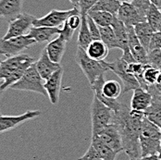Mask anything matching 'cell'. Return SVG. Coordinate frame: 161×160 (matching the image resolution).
Segmentation results:
<instances>
[{
    "mask_svg": "<svg viewBox=\"0 0 161 160\" xmlns=\"http://www.w3.org/2000/svg\"><path fill=\"white\" fill-rule=\"evenodd\" d=\"M113 124L119 130L121 137L123 151L129 156L130 159H136L141 157L139 135L145 113L133 110L125 104L113 111Z\"/></svg>",
    "mask_w": 161,
    "mask_h": 160,
    "instance_id": "6da1fadb",
    "label": "cell"
},
{
    "mask_svg": "<svg viewBox=\"0 0 161 160\" xmlns=\"http://www.w3.org/2000/svg\"><path fill=\"white\" fill-rule=\"evenodd\" d=\"M35 58L26 54L9 57L0 64L1 90L5 91L19 80L30 66L35 62Z\"/></svg>",
    "mask_w": 161,
    "mask_h": 160,
    "instance_id": "7a4b0ae2",
    "label": "cell"
},
{
    "mask_svg": "<svg viewBox=\"0 0 161 160\" xmlns=\"http://www.w3.org/2000/svg\"><path fill=\"white\" fill-rule=\"evenodd\" d=\"M161 130L146 117L143 119L139 135L141 157L148 155H158L160 144Z\"/></svg>",
    "mask_w": 161,
    "mask_h": 160,
    "instance_id": "3957f363",
    "label": "cell"
},
{
    "mask_svg": "<svg viewBox=\"0 0 161 160\" xmlns=\"http://www.w3.org/2000/svg\"><path fill=\"white\" fill-rule=\"evenodd\" d=\"M75 61L82 70L90 85H92L100 75L105 74V72L108 70L103 63V60L97 61L95 59H92L87 55L86 51L80 47H78L76 51Z\"/></svg>",
    "mask_w": 161,
    "mask_h": 160,
    "instance_id": "277c9868",
    "label": "cell"
},
{
    "mask_svg": "<svg viewBox=\"0 0 161 160\" xmlns=\"http://www.w3.org/2000/svg\"><path fill=\"white\" fill-rule=\"evenodd\" d=\"M35 62L30 66V68L25 71V73L19 80L10 86V89L18 91L33 92L44 96H47L43 82L44 80L42 79L36 69Z\"/></svg>",
    "mask_w": 161,
    "mask_h": 160,
    "instance_id": "5b68a950",
    "label": "cell"
},
{
    "mask_svg": "<svg viewBox=\"0 0 161 160\" xmlns=\"http://www.w3.org/2000/svg\"><path fill=\"white\" fill-rule=\"evenodd\" d=\"M113 110L102 103L97 96H94L91 105V121H92V136L97 133L112 122Z\"/></svg>",
    "mask_w": 161,
    "mask_h": 160,
    "instance_id": "8992f818",
    "label": "cell"
},
{
    "mask_svg": "<svg viewBox=\"0 0 161 160\" xmlns=\"http://www.w3.org/2000/svg\"><path fill=\"white\" fill-rule=\"evenodd\" d=\"M103 63L108 70L114 72L122 81L123 93H128L131 90L133 91L141 87L139 81L135 78V76L128 71V63L125 62L121 58L113 62H107L103 60Z\"/></svg>",
    "mask_w": 161,
    "mask_h": 160,
    "instance_id": "52a82bcc",
    "label": "cell"
},
{
    "mask_svg": "<svg viewBox=\"0 0 161 160\" xmlns=\"http://www.w3.org/2000/svg\"><path fill=\"white\" fill-rule=\"evenodd\" d=\"M35 19L33 15L21 12L17 18L9 21L8 31L2 39L8 40L18 36L27 35L33 27V20Z\"/></svg>",
    "mask_w": 161,
    "mask_h": 160,
    "instance_id": "ba28073f",
    "label": "cell"
},
{
    "mask_svg": "<svg viewBox=\"0 0 161 160\" xmlns=\"http://www.w3.org/2000/svg\"><path fill=\"white\" fill-rule=\"evenodd\" d=\"M36 42L27 35L18 36L8 40L0 39V54L8 58L19 55L25 49L35 45Z\"/></svg>",
    "mask_w": 161,
    "mask_h": 160,
    "instance_id": "9c48e42d",
    "label": "cell"
},
{
    "mask_svg": "<svg viewBox=\"0 0 161 160\" xmlns=\"http://www.w3.org/2000/svg\"><path fill=\"white\" fill-rule=\"evenodd\" d=\"M76 14H80V12L75 7L68 10L53 9L46 16L40 19H35L33 20V27H58L62 25L69 17Z\"/></svg>",
    "mask_w": 161,
    "mask_h": 160,
    "instance_id": "30bf717a",
    "label": "cell"
},
{
    "mask_svg": "<svg viewBox=\"0 0 161 160\" xmlns=\"http://www.w3.org/2000/svg\"><path fill=\"white\" fill-rule=\"evenodd\" d=\"M42 115L40 110H27L18 116H0V134L9 131L20 126L21 124L36 119Z\"/></svg>",
    "mask_w": 161,
    "mask_h": 160,
    "instance_id": "8fae6325",
    "label": "cell"
},
{
    "mask_svg": "<svg viewBox=\"0 0 161 160\" xmlns=\"http://www.w3.org/2000/svg\"><path fill=\"white\" fill-rule=\"evenodd\" d=\"M92 138L99 139L102 143L108 145L118 154L123 151L120 134L119 132V130L113 123H110L104 129H102L96 136H92Z\"/></svg>",
    "mask_w": 161,
    "mask_h": 160,
    "instance_id": "7c38bea8",
    "label": "cell"
},
{
    "mask_svg": "<svg viewBox=\"0 0 161 160\" xmlns=\"http://www.w3.org/2000/svg\"><path fill=\"white\" fill-rule=\"evenodd\" d=\"M116 17L122 21L126 27H134L140 22L146 21L130 2L121 3Z\"/></svg>",
    "mask_w": 161,
    "mask_h": 160,
    "instance_id": "4fadbf2b",
    "label": "cell"
},
{
    "mask_svg": "<svg viewBox=\"0 0 161 160\" xmlns=\"http://www.w3.org/2000/svg\"><path fill=\"white\" fill-rule=\"evenodd\" d=\"M64 69L61 67L57 71H55L48 79L45 80L44 86L47 91V94L48 96L51 104L57 105L59 101V94L61 89V81L63 77Z\"/></svg>",
    "mask_w": 161,
    "mask_h": 160,
    "instance_id": "5bb4252c",
    "label": "cell"
},
{
    "mask_svg": "<svg viewBox=\"0 0 161 160\" xmlns=\"http://www.w3.org/2000/svg\"><path fill=\"white\" fill-rule=\"evenodd\" d=\"M128 30V40H129V49L132 57L136 62L147 64L148 63V52L143 45L138 40L135 35L133 27H127Z\"/></svg>",
    "mask_w": 161,
    "mask_h": 160,
    "instance_id": "9a60e30c",
    "label": "cell"
},
{
    "mask_svg": "<svg viewBox=\"0 0 161 160\" xmlns=\"http://www.w3.org/2000/svg\"><path fill=\"white\" fill-rule=\"evenodd\" d=\"M35 66H36V69H37L40 76L42 77V79L44 80L48 79L55 71H57L58 69L61 68L60 64L55 63L49 58L46 48H44L39 58L36 60Z\"/></svg>",
    "mask_w": 161,
    "mask_h": 160,
    "instance_id": "2e32d148",
    "label": "cell"
},
{
    "mask_svg": "<svg viewBox=\"0 0 161 160\" xmlns=\"http://www.w3.org/2000/svg\"><path fill=\"white\" fill-rule=\"evenodd\" d=\"M24 0H0V18L8 22L19 16L22 11Z\"/></svg>",
    "mask_w": 161,
    "mask_h": 160,
    "instance_id": "e0dca14e",
    "label": "cell"
},
{
    "mask_svg": "<svg viewBox=\"0 0 161 160\" xmlns=\"http://www.w3.org/2000/svg\"><path fill=\"white\" fill-rule=\"evenodd\" d=\"M153 97L151 94L142 87L133 90V95L130 99V108L137 111L145 112L152 104Z\"/></svg>",
    "mask_w": 161,
    "mask_h": 160,
    "instance_id": "ac0fdd59",
    "label": "cell"
},
{
    "mask_svg": "<svg viewBox=\"0 0 161 160\" xmlns=\"http://www.w3.org/2000/svg\"><path fill=\"white\" fill-rule=\"evenodd\" d=\"M61 30L58 27H32L31 31L27 34V36L31 39H33L36 44L50 42V40L55 36L59 34Z\"/></svg>",
    "mask_w": 161,
    "mask_h": 160,
    "instance_id": "d6986e66",
    "label": "cell"
},
{
    "mask_svg": "<svg viewBox=\"0 0 161 160\" xmlns=\"http://www.w3.org/2000/svg\"><path fill=\"white\" fill-rule=\"evenodd\" d=\"M67 43L68 42L65 41L64 39L60 36H58V38L48 42L47 46L45 48L47 52L49 58L53 62L60 64L61 59H62L65 54Z\"/></svg>",
    "mask_w": 161,
    "mask_h": 160,
    "instance_id": "ffe728a7",
    "label": "cell"
},
{
    "mask_svg": "<svg viewBox=\"0 0 161 160\" xmlns=\"http://www.w3.org/2000/svg\"><path fill=\"white\" fill-rule=\"evenodd\" d=\"M112 28L115 32V35L118 41L119 49L123 51L129 50V40H128V30L122 21H120L117 17L115 16L112 23Z\"/></svg>",
    "mask_w": 161,
    "mask_h": 160,
    "instance_id": "44dd1931",
    "label": "cell"
},
{
    "mask_svg": "<svg viewBox=\"0 0 161 160\" xmlns=\"http://www.w3.org/2000/svg\"><path fill=\"white\" fill-rule=\"evenodd\" d=\"M87 55L97 61L105 60V58L108 57L109 49L107 47V45L101 40H93L90 45L85 49Z\"/></svg>",
    "mask_w": 161,
    "mask_h": 160,
    "instance_id": "7402d4cb",
    "label": "cell"
},
{
    "mask_svg": "<svg viewBox=\"0 0 161 160\" xmlns=\"http://www.w3.org/2000/svg\"><path fill=\"white\" fill-rule=\"evenodd\" d=\"M133 29H134L135 35L137 36L138 40L148 52L149 45L153 37V34L155 32V30L151 27V25L147 21H143V22L136 24L133 27Z\"/></svg>",
    "mask_w": 161,
    "mask_h": 160,
    "instance_id": "603a6c76",
    "label": "cell"
},
{
    "mask_svg": "<svg viewBox=\"0 0 161 160\" xmlns=\"http://www.w3.org/2000/svg\"><path fill=\"white\" fill-rule=\"evenodd\" d=\"M145 116L161 130V99L153 98L152 104L145 110Z\"/></svg>",
    "mask_w": 161,
    "mask_h": 160,
    "instance_id": "cb8c5ba5",
    "label": "cell"
},
{
    "mask_svg": "<svg viewBox=\"0 0 161 160\" xmlns=\"http://www.w3.org/2000/svg\"><path fill=\"white\" fill-rule=\"evenodd\" d=\"M86 16H80L81 17V22H80V32H79V34H78V39H77L78 47L83 48L84 50L87 48V47L90 45V43L93 41L92 35L90 33V30H89V27H88V22H87Z\"/></svg>",
    "mask_w": 161,
    "mask_h": 160,
    "instance_id": "d4e9b609",
    "label": "cell"
},
{
    "mask_svg": "<svg viewBox=\"0 0 161 160\" xmlns=\"http://www.w3.org/2000/svg\"><path fill=\"white\" fill-rule=\"evenodd\" d=\"M120 4L118 0H98L90 11H105L117 16Z\"/></svg>",
    "mask_w": 161,
    "mask_h": 160,
    "instance_id": "484cf974",
    "label": "cell"
},
{
    "mask_svg": "<svg viewBox=\"0 0 161 160\" xmlns=\"http://www.w3.org/2000/svg\"><path fill=\"white\" fill-rule=\"evenodd\" d=\"M91 145L95 147V149L99 154V156L104 160H116L118 153L109 148L108 145L102 143L97 138H92L91 139Z\"/></svg>",
    "mask_w": 161,
    "mask_h": 160,
    "instance_id": "4316f807",
    "label": "cell"
},
{
    "mask_svg": "<svg viewBox=\"0 0 161 160\" xmlns=\"http://www.w3.org/2000/svg\"><path fill=\"white\" fill-rule=\"evenodd\" d=\"M99 32H100L101 40L107 45V47L109 50L114 49V48H119L118 41H117L112 26L99 27Z\"/></svg>",
    "mask_w": 161,
    "mask_h": 160,
    "instance_id": "83f0119b",
    "label": "cell"
},
{
    "mask_svg": "<svg viewBox=\"0 0 161 160\" xmlns=\"http://www.w3.org/2000/svg\"><path fill=\"white\" fill-rule=\"evenodd\" d=\"M88 15L94 19L99 27L111 26L115 18L114 15L105 11H89Z\"/></svg>",
    "mask_w": 161,
    "mask_h": 160,
    "instance_id": "f1b7e54d",
    "label": "cell"
},
{
    "mask_svg": "<svg viewBox=\"0 0 161 160\" xmlns=\"http://www.w3.org/2000/svg\"><path fill=\"white\" fill-rule=\"evenodd\" d=\"M145 19H146V21L155 30V32H157L158 26L161 20V10L159 9V8L151 3L150 7L146 12Z\"/></svg>",
    "mask_w": 161,
    "mask_h": 160,
    "instance_id": "f546056e",
    "label": "cell"
},
{
    "mask_svg": "<svg viewBox=\"0 0 161 160\" xmlns=\"http://www.w3.org/2000/svg\"><path fill=\"white\" fill-rule=\"evenodd\" d=\"M161 70L148 65V67L145 69V72H144V80H145V83L147 85H152L155 84L157 82L158 77L159 75Z\"/></svg>",
    "mask_w": 161,
    "mask_h": 160,
    "instance_id": "4dcf8cb0",
    "label": "cell"
},
{
    "mask_svg": "<svg viewBox=\"0 0 161 160\" xmlns=\"http://www.w3.org/2000/svg\"><path fill=\"white\" fill-rule=\"evenodd\" d=\"M148 65L161 70V48L148 52Z\"/></svg>",
    "mask_w": 161,
    "mask_h": 160,
    "instance_id": "1f68e13d",
    "label": "cell"
},
{
    "mask_svg": "<svg viewBox=\"0 0 161 160\" xmlns=\"http://www.w3.org/2000/svg\"><path fill=\"white\" fill-rule=\"evenodd\" d=\"M130 3L138 10L139 14L143 17L144 19H145L146 12H147V10H148L149 7L151 5V1L150 0H131Z\"/></svg>",
    "mask_w": 161,
    "mask_h": 160,
    "instance_id": "d6a6232c",
    "label": "cell"
},
{
    "mask_svg": "<svg viewBox=\"0 0 161 160\" xmlns=\"http://www.w3.org/2000/svg\"><path fill=\"white\" fill-rule=\"evenodd\" d=\"M98 0H79L78 9L80 16H86Z\"/></svg>",
    "mask_w": 161,
    "mask_h": 160,
    "instance_id": "836d02e7",
    "label": "cell"
},
{
    "mask_svg": "<svg viewBox=\"0 0 161 160\" xmlns=\"http://www.w3.org/2000/svg\"><path fill=\"white\" fill-rule=\"evenodd\" d=\"M87 22H88V27L90 30V33L92 35L93 40H99L100 38V32H99V26L94 21V19L87 14Z\"/></svg>",
    "mask_w": 161,
    "mask_h": 160,
    "instance_id": "e575fe53",
    "label": "cell"
},
{
    "mask_svg": "<svg viewBox=\"0 0 161 160\" xmlns=\"http://www.w3.org/2000/svg\"><path fill=\"white\" fill-rule=\"evenodd\" d=\"M161 48V32H155L153 34V37L151 39L150 45H149V49L154 50V49H160Z\"/></svg>",
    "mask_w": 161,
    "mask_h": 160,
    "instance_id": "d590c367",
    "label": "cell"
},
{
    "mask_svg": "<svg viewBox=\"0 0 161 160\" xmlns=\"http://www.w3.org/2000/svg\"><path fill=\"white\" fill-rule=\"evenodd\" d=\"M74 32H75V31L72 30V29L69 27V25L68 24V22H67V20H66L64 22V26H63V28L61 29V32H60V33H59L58 35H59L60 37H62L65 41L69 42V41L71 39V37H72Z\"/></svg>",
    "mask_w": 161,
    "mask_h": 160,
    "instance_id": "8d00e7d4",
    "label": "cell"
},
{
    "mask_svg": "<svg viewBox=\"0 0 161 160\" xmlns=\"http://www.w3.org/2000/svg\"><path fill=\"white\" fill-rule=\"evenodd\" d=\"M68 24L69 25V27L72 30H77L78 28H80V22H81V17L80 14H76V15H72L67 19Z\"/></svg>",
    "mask_w": 161,
    "mask_h": 160,
    "instance_id": "74e56055",
    "label": "cell"
},
{
    "mask_svg": "<svg viewBox=\"0 0 161 160\" xmlns=\"http://www.w3.org/2000/svg\"><path fill=\"white\" fill-rule=\"evenodd\" d=\"M121 58H122L125 62H127L128 64H130V63H133V62H136L135 59H134V58L132 57L131 53L130 52V49L129 50H127V51H123Z\"/></svg>",
    "mask_w": 161,
    "mask_h": 160,
    "instance_id": "f35d334b",
    "label": "cell"
},
{
    "mask_svg": "<svg viewBox=\"0 0 161 160\" xmlns=\"http://www.w3.org/2000/svg\"><path fill=\"white\" fill-rule=\"evenodd\" d=\"M134 160H160L158 155H148V156H143Z\"/></svg>",
    "mask_w": 161,
    "mask_h": 160,
    "instance_id": "ab89813d",
    "label": "cell"
},
{
    "mask_svg": "<svg viewBox=\"0 0 161 160\" xmlns=\"http://www.w3.org/2000/svg\"><path fill=\"white\" fill-rule=\"evenodd\" d=\"M150 1H151V3H152V4L156 5V6H157V7H158V8H159V9H160L161 0H150Z\"/></svg>",
    "mask_w": 161,
    "mask_h": 160,
    "instance_id": "60d3db41",
    "label": "cell"
},
{
    "mask_svg": "<svg viewBox=\"0 0 161 160\" xmlns=\"http://www.w3.org/2000/svg\"><path fill=\"white\" fill-rule=\"evenodd\" d=\"M75 8H78V5H79V0H69Z\"/></svg>",
    "mask_w": 161,
    "mask_h": 160,
    "instance_id": "b9f144b4",
    "label": "cell"
},
{
    "mask_svg": "<svg viewBox=\"0 0 161 160\" xmlns=\"http://www.w3.org/2000/svg\"><path fill=\"white\" fill-rule=\"evenodd\" d=\"M156 83L161 85V71L160 73H159V75H158V80H157V82H156Z\"/></svg>",
    "mask_w": 161,
    "mask_h": 160,
    "instance_id": "7bdbcfd3",
    "label": "cell"
},
{
    "mask_svg": "<svg viewBox=\"0 0 161 160\" xmlns=\"http://www.w3.org/2000/svg\"><path fill=\"white\" fill-rule=\"evenodd\" d=\"M0 85H1V82H0ZM3 94H4V91L3 90H1V88H0V100H1V97L3 96ZM2 115V113H1V109H0V116Z\"/></svg>",
    "mask_w": 161,
    "mask_h": 160,
    "instance_id": "ee69618b",
    "label": "cell"
},
{
    "mask_svg": "<svg viewBox=\"0 0 161 160\" xmlns=\"http://www.w3.org/2000/svg\"><path fill=\"white\" fill-rule=\"evenodd\" d=\"M158 156L161 158V134H160V144H159V150H158Z\"/></svg>",
    "mask_w": 161,
    "mask_h": 160,
    "instance_id": "f6af8a7d",
    "label": "cell"
},
{
    "mask_svg": "<svg viewBox=\"0 0 161 160\" xmlns=\"http://www.w3.org/2000/svg\"><path fill=\"white\" fill-rule=\"evenodd\" d=\"M157 32H161V20H160V22H159V24H158V26Z\"/></svg>",
    "mask_w": 161,
    "mask_h": 160,
    "instance_id": "bcb514c9",
    "label": "cell"
},
{
    "mask_svg": "<svg viewBox=\"0 0 161 160\" xmlns=\"http://www.w3.org/2000/svg\"><path fill=\"white\" fill-rule=\"evenodd\" d=\"M119 1L120 3H124V2H131V0H118Z\"/></svg>",
    "mask_w": 161,
    "mask_h": 160,
    "instance_id": "7dc6e473",
    "label": "cell"
},
{
    "mask_svg": "<svg viewBox=\"0 0 161 160\" xmlns=\"http://www.w3.org/2000/svg\"><path fill=\"white\" fill-rule=\"evenodd\" d=\"M1 62H2V60H1V59H0V64H1Z\"/></svg>",
    "mask_w": 161,
    "mask_h": 160,
    "instance_id": "c3c4849f",
    "label": "cell"
},
{
    "mask_svg": "<svg viewBox=\"0 0 161 160\" xmlns=\"http://www.w3.org/2000/svg\"><path fill=\"white\" fill-rule=\"evenodd\" d=\"M130 160H134V159H130Z\"/></svg>",
    "mask_w": 161,
    "mask_h": 160,
    "instance_id": "681fc988",
    "label": "cell"
},
{
    "mask_svg": "<svg viewBox=\"0 0 161 160\" xmlns=\"http://www.w3.org/2000/svg\"><path fill=\"white\" fill-rule=\"evenodd\" d=\"M160 10H161V8H160Z\"/></svg>",
    "mask_w": 161,
    "mask_h": 160,
    "instance_id": "f907efd6",
    "label": "cell"
},
{
    "mask_svg": "<svg viewBox=\"0 0 161 160\" xmlns=\"http://www.w3.org/2000/svg\"><path fill=\"white\" fill-rule=\"evenodd\" d=\"M102 160H104V159H102Z\"/></svg>",
    "mask_w": 161,
    "mask_h": 160,
    "instance_id": "816d5d0a",
    "label": "cell"
},
{
    "mask_svg": "<svg viewBox=\"0 0 161 160\" xmlns=\"http://www.w3.org/2000/svg\"><path fill=\"white\" fill-rule=\"evenodd\" d=\"M160 160H161V158H160Z\"/></svg>",
    "mask_w": 161,
    "mask_h": 160,
    "instance_id": "f5cc1de1",
    "label": "cell"
}]
</instances>
